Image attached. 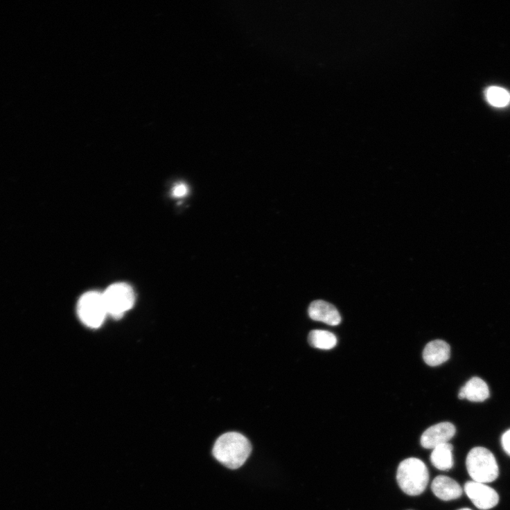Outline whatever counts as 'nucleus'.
<instances>
[{
    "instance_id": "1",
    "label": "nucleus",
    "mask_w": 510,
    "mask_h": 510,
    "mask_svg": "<svg viewBox=\"0 0 510 510\" xmlns=\"http://www.w3.org/2000/svg\"><path fill=\"white\" fill-rule=\"evenodd\" d=\"M252 452L250 441L243 434L229 432L220 435L211 450L213 458L230 470L241 468Z\"/></svg>"
},
{
    "instance_id": "2",
    "label": "nucleus",
    "mask_w": 510,
    "mask_h": 510,
    "mask_svg": "<svg viewBox=\"0 0 510 510\" xmlns=\"http://www.w3.org/2000/svg\"><path fill=\"white\" fill-rule=\"evenodd\" d=\"M396 481L401 490L409 496L423 494L430 482V473L423 461L410 457L402 461L397 468Z\"/></svg>"
},
{
    "instance_id": "3",
    "label": "nucleus",
    "mask_w": 510,
    "mask_h": 510,
    "mask_svg": "<svg viewBox=\"0 0 510 510\" xmlns=\"http://www.w3.org/2000/svg\"><path fill=\"white\" fill-rule=\"evenodd\" d=\"M467 471L473 482L489 484L499 475V468L493 454L484 448H475L467 455Z\"/></svg>"
},
{
    "instance_id": "4",
    "label": "nucleus",
    "mask_w": 510,
    "mask_h": 510,
    "mask_svg": "<svg viewBox=\"0 0 510 510\" xmlns=\"http://www.w3.org/2000/svg\"><path fill=\"white\" fill-rule=\"evenodd\" d=\"M103 295L108 315L114 318H120L130 310L136 301L132 287L125 283L111 285Z\"/></svg>"
},
{
    "instance_id": "5",
    "label": "nucleus",
    "mask_w": 510,
    "mask_h": 510,
    "mask_svg": "<svg viewBox=\"0 0 510 510\" xmlns=\"http://www.w3.org/2000/svg\"><path fill=\"white\" fill-rule=\"evenodd\" d=\"M78 313L87 327H100L108 315L103 293L89 292L82 295L78 301Z\"/></svg>"
},
{
    "instance_id": "6",
    "label": "nucleus",
    "mask_w": 510,
    "mask_h": 510,
    "mask_svg": "<svg viewBox=\"0 0 510 510\" xmlns=\"http://www.w3.org/2000/svg\"><path fill=\"white\" fill-rule=\"evenodd\" d=\"M464 491L473 504L482 510L492 509L499 502L498 493L485 484L468 482L464 486Z\"/></svg>"
},
{
    "instance_id": "7",
    "label": "nucleus",
    "mask_w": 510,
    "mask_h": 510,
    "mask_svg": "<svg viewBox=\"0 0 510 510\" xmlns=\"http://www.w3.org/2000/svg\"><path fill=\"white\" fill-rule=\"evenodd\" d=\"M455 426L448 422L441 423L427 429L421 436V444L424 449L433 450L437 446L449 443L456 434Z\"/></svg>"
},
{
    "instance_id": "8",
    "label": "nucleus",
    "mask_w": 510,
    "mask_h": 510,
    "mask_svg": "<svg viewBox=\"0 0 510 510\" xmlns=\"http://www.w3.org/2000/svg\"><path fill=\"white\" fill-rule=\"evenodd\" d=\"M431 490L442 501L455 500L461 498L463 494L462 488L453 478L441 475L434 478Z\"/></svg>"
},
{
    "instance_id": "9",
    "label": "nucleus",
    "mask_w": 510,
    "mask_h": 510,
    "mask_svg": "<svg viewBox=\"0 0 510 510\" xmlns=\"http://www.w3.org/2000/svg\"><path fill=\"white\" fill-rule=\"evenodd\" d=\"M308 315L312 320L335 326L341 323V316L332 304L322 300L312 302L308 308Z\"/></svg>"
},
{
    "instance_id": "10",
    "label": "nucleus",
    "mask_w": 510,
    "mask_h": 510,
    "mask_svg": "<svg viewBox=\"0 0 510 510\" xmlns=\"http://www.w3.org/2000/svg\"><path fill=\"white\" fill-rule=\"evenodd\" d=\"M450 346L440 340L430 342L423 351L424 361L430 367H437L443 364L450 359Z\"/></svg>"
},
{
    "instance_id": "11",
    "label": "nucleus",
    "mask_w": 510,
    "mask_h": 510,
    "mask_svg": "<svg viewBox=\"0 0 510 510\" xmlns=\"http://www.w3.org/2000/svg\"><path fill=\"white\" fill-rule=\"evenodd\" d=\"M489 396V386L483 379L478 377L471 378L459 394V399H467L471 402H483Z\"/></svg>"
},
{
    "instance_id": "12",
    "label": "nucleus",
    "mask_w": 510,
    "mask_h": 510,
    "mask_svg": "<svg viewBox=\"0 0 510 510\" xmlns=\"http://www.w3.org/2000/svg\"><path fill=\"white\" fill-rule=\"evenodd\" d=\"M453 446L450 443L441 444L432 450L430 461L439 471H450L454 466Z\"/></svg>"
},
{
    "instance_id": "13",
    "label": "nucleus",
    "mask_w": 510,
    "mask_h": 510,
    "mask_svg": "<svg viewBox=\"0 0 510 510\" xmlns=\"http://www.w3.org/2000/svg\"><path fill=\"white\" fill-rule=\"evenodd\" d=\"M308 342L315 348L329 350L336 346L337 340L335 335L331 332L315 330L310 333Z\"/></svg>"
},
{
    "instance_id": "14",
    "label": "nucleus",
    "mask_w": 510,
    "mask_h": 510,
    "mask_svg": "<svg viewBox=\"0 0 510 510\" xmlns=\"http://www.w3.org/2000/svg\"><path fill=\"white\" fill-rule=\"evenodd\" d=\"M485 97L491 106L503 108L510 104V93L504 88L491 86L485 91Z\"/></svg>"
},
{
    "instance_id": "15",
    "label": "nucleus",
    "mask_w": 510,
    "mask_h": 510,
    "mask_svg": "<svg viewBox=\"0 0 510 510\" xmlns=\"http://www.w3.org/2000/svg\"><path fill=\"white\" fill-rule=\"evenodd\" d=\"M188 193V187L184 183L177 184L173 190V195L175 197L181 198L186 195Z\"/></svg>"
},
{
    "instance_id": "16",
    "label": "nucleus",
    "mask_w": 510,
    "mask_h": 510,
    "mask_svg": "<svg viewBox=\"0 0 510 510\" xmlns=\"http://www.w3.org/2000/svg\"><path fill=\"white\" fill-rule=\"evenodd\" d=\"M501 441L504 451L510 456V430L502 435Z\"/></svg>"
},
{
    "instance_id": "17",
    "label": "nucleus",
    "mask_w": 510,
    "mask_h": 510,
    "mask_svg": "<svg viewBox=\"0 0 510 510\" xmlns=\"http://www.w3.org/2000/svg\"><path fill=\"white\" fill-rule=\"evenodd\" d=\"M458 510H472V509H471L469 508H462V509H459Z\"/></svg>"
}]
</instances>
